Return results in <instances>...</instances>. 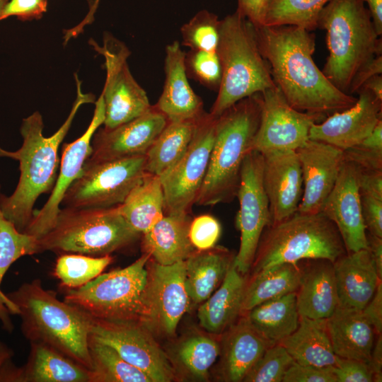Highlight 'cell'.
I'll return each mask as SVG.
<instances>
[{"instance_id":"1","label":"cell","mask_w":382,"mask_h":382,"mask_svg":"<svg viewBox=\"0 0 382 382\" xmlns=\"http://www.w3.org/2000/svg\"><path fill=\"white\" fill-rule=\"evenodd\" d=\"M255 28L274 83L291 107L327 117L356 103L357 97L335 87L314 62L312 32L291 25Z\"/></svg>"},{"instance_id":"2","label":"cell","mask_w":382,"mask_h":382,"mask_svg":"<svg viewBox=\"0 0 382 382\" xmlns=\"http://www.w3.org/2000/svg\"><path fill=\"white\" fill-rule=\"evenodd\" d=\"M77 93L66 120L50 137L43 135V120L38 111L23 120L20 132L21 147L9 151L0 147V157H8L19 162L20 178L13 192L8 197L1 193L0 207L4 217L20 232L24 233L34 213L33 206L38 197L52 190L57 180L59 146L66 135L73 120L81 105L93 103L95 96L84 93L81 81L74 74Z\"/></svg>"},{"instance_id":"3","label":"cell","mask_w":382,"mask_h":382,"mask_svg":"<svg viewBox=\"0 0 382 382\" xmlns=\"http://www.w3.org/2000/svg\"><path fill=\"white\" fill-rule=\"evenodd\" d=\"M11 314L21 319V331L30 342L49 346L91 369L88 338L93 317L79 307L60 301L45 289L40 279L6 294Z\"/></svg>"},{"instance_id":"4","label":"cell","mask_w":382,"mask_h":382,"mask_svg":"<svg viewBox=\"0 0 382 382\" xmlns=\"http://www.w3.org/2000/svg\"><path fill=\"white\" fill-rule=\"evenodd\" d=\"M260 93L238 101L217 117L207 171L195 204L231 202L237 195L245 155L260 124Z\"/></svg>"},{"instance_id":"5","label":"cell","mask_w":382,"mask_h":382,"mask_svg":"<svg viewBox=\"0 0 382 382\" xmlns=\"http://www.w3.org/2000/svg\"><path fill=\"white\" fill-rule=\"evenodd\" d=\"M318 28L326 30L328 50L322 71L335 87L348 93L357 71L382 54L381 36L362 0H330L318 15Z\"/></svg>"},{"instance_id":"6","label":"cell","mask_w":382,"mask_h":382,"mask_svg":"<svg viewBox=\"0 0 382 382\" xmlns=\"http://www.w3.org/2000/svg\"><path fill=\"white\" fill-rule=\"evenodd\" d=\"M216 53L222 76L210 113L218 117L245 98L275 87L255 28L237 10L221 20Z\"/></svg>"},{"instance_id":"7","label":"cell","mask_w":382,"mask_h":382,"mask_svg":"<svg viewBox=\"0 0 382 382\" xmlns=\"http://www.w3.org/2000/svg\"><path fill=\"white\" fill-rule=\"evenodd\" d=\"M141 236L122 216L117 205L65 207L59 209L53 227L37 240L38 250L100 257L131 245Z\"/></svg>"},{"instance_id":"8","label":"cell","mask_w":382,"mask_h":382,"mask_svg":"<svg viewBox=\"0 0 382 382\" xmlns=\"http://www.w3.org/2000/svg\"><path fill=\"white\" fill-rule=\"evenodd\" d=\"M346 253L337 227L325 215L296 212L264 229L252 267L255 274L274 265L298 264L304 260L333 263Z\"/></svg>"},{"instance_id":"9","label":"cell","mask_w":382,"mask_h":382,"mask_svg":"<svg viewBox=\"0 0 382 382\" xmlns=\"http://www.w3.org/2000/svg\"><path fill=\"white\" fill-rule=\"evenodd\" d=\"M144 253L131 265L100 274L76 289H67L64 301L93 318L108 320L137 321L146 326L147 263Z\"/></svg>"},{"instance_id":"10","label":"cell","mask_w":382,"mask_h":382,"mask_svg":"<svg viewBox=\"0 0 382 382\" xmlns=\"http://www.w3.org/2000/svg\"><path fill=\"white\" fill-rule=\"evenodd\" d=\"M145 162V156L101 161L88 158L62 203L74 208L119 205L146 174Z\"/></svg>"},{"instance_id":"11","label":"cell","mask_w":382,"mask_h":382,"mask_svg":"<svg viewBox=\"0 0 382 382\" xmlns=\"http://www.w3.org/2000/svg\"><path fill=\"white\" fill-rule=\"evenodd\" d=\"M216 119L206 112L198 118L183 156L159 176L164 196V214L190 213L207 171Z\"/></svg>"},{"instance_id":"12","label":"cell","mask_w":382,"mask_h":382,"mask_svg":"<svg viewBox=\"0 0 382 382\" xmlns=\"http://www.w3.org/2000/svg\"><path fill=\"white\" fill-rule=\"evenodd\" d=\"M90 44L105 59L106 79L101 93L105 105L103 128H115L148 111L151 105L129 71L127 59L130 52L126 45L108 35L103 45L95 41Z\"/></svg>"},{"instance_id":"13","label":"cell","mask_w":382,"mask_h":382,"mask_svg":"<svg viewBox=\"0 0 382 382\" xmlns=\"http://www.w3.org/2000/svg\"><path fill=\"white\" fill-rule=\"evenodd\" d=\"M262 154L249 151L243 161L236 195L240 207L236 226L241 232V243L233 262L243 275L252 267L261 235L272 224L269 201L262 184Z\"/></svg>"},{"instance_id":"14","label":"cell","mask_w":382,"mask_h":382,"mask_svg":"<svg viewBox=\"0 0 382 382\" xmlns=\"http://www.w3.org/2000/svg\"><path fill=\"white\" fill-rule=\"evenodd\" d=\"M90 335L114 349L127 362L146 374L152 382H170L175 371L168 356L137 321L93 318Z\"/></svg>"},{"instance_id":"15","label":"cell","mask_w":382,"mask_h":382,"mask_svg":"<svg viewBox=\"0 0 382 382\" xmlns=\"http://www.w3.org/2000/svg\"><path fill=\"white\" fill-rule=\"evenodd\" d=\"M260 124L251 151L263 154L277 151H296L309 139L311 126L326 117L296 110L277 87L260 93Z\"/></svg>"},{"instance_id":"16","label":"cell","mask_w":382,"mask_h":382,"mask_svg":"<svg viewBox=\"0 0 382 382\" xmlns=\"http://www.w3.org/2000/svg\"><path fill=\"white\" fill-rule=\"evenodd\" d=\"M92 120L85 132L71 143L64 144L60 163V170L51 195L45 205L34 211L33 218L25 230L36 239L45 235L54 225L59 204L71 184L80 175L83 164L92 152L91 140L105 120V105L102 93L95 103Z\"/></svg>"},{"instance_id":"17","label":"cell","mask_w":382,"mask_h":382,"mask_svg":"<svg viewBox=\"0 0 382 382\" xmlns=\"http://www.w3.org/2000/svg\"><path fill=\"white\" fill-rule=\"evenodd\" d=\"M147 269L149 316L146 328L149 330L153 325L166 335H173L190 301L185 284V261L168 265L154 262Z\"/></svg>"},{"instance_id":"18","label":"cell","mask_w":382,"mask_h":382,"mask_svg":"<svg viewBox=\"0 0 382 382\" xmlns=\"http://www.w3.org/2000/svg\"><path fill=\"white\" fill-rule=\"evenodd\" d=\"M168 122L154 105L141 115L115 128L97 129L88 158L101 161L145 156Z\"/></svg>"},{"instance_id":"19","label":"cell","mask_w":382,"mask_h":382,"mask_svg":"<svg viewBox=\"0 0 382 382\" xmlns=\"http://www.w3.org/2000/svg\"><path fill=\"white\" fill-rule=\"evenodd\" d=\"M357 94V100L352 107L313 124L309 131V139L345 151L370 135L382 120V100L365 88H361Z\"/></svg>"},{"instance_id":"20","label":"cell","mask_w":382,"mask_h":382,"mask_svg":"<svg viewBox=\"0 0 382 382\" xmlns=\"http://www.w3.org/2000/svg\"><path fill=\"white\" fill-rule=\"evenodd\" d=\"M358 173L355 165L345 161L337 182L320 210L337 227L347 253L368 249Z\"/></svg>"},{"instance_id":"21","label":"cell","mask_w":382,"mask_h":382,"mask_svg":"<svg viewBox=\"0 0 382 382\" xmlns=\"http://www.w3.org/2000/svg\"><path fill=\"white\" fill-rule=\"evenodd\" d=\"M296 152L303 178V195L297 212H320L345 162L344 152L329 144L311 139Z\"/></svg>"},{"instance_id":"22","label":"cell","mask_w":382,"mask_h":382,"mask_svg":"<svg viewBox=\"0 0 382 382\" xmlns=\"http://www.w3.org/2000/svg\"><path fill=\"white\" fill-rule=\"evenodd\" d=\"M262 155V184L273 224L298 211L303 195L302 172L296 151H277Z\"/></svg>"},{"instance_id":"23","label":"cell","mask_w":382,"mask_h":382,"mask_svg":"<svg viewBox=\"0 0 382 382\" xmlns=\"http://www.w3.org/2000/svg\"><path fill=\"white\" fill-rule=\"evenodd\" d=\"M27 362L10 361L0 369V382H91V371L43 344L30 342Z\"/></svg>"},{"instance_id":"24","label":"cell","mask_w":382,"mask_h":382,"mask_svg":"<svg viewBox=\"0 0 382 382\" xmlns=\"http://www.w3.org/2000/svg\"><path fill=\"white\" fill-rule=\"evenodd\" d=\"M166 79L162 93L155 105L168 122L195 120L205 111L203 102L191 88L185 67V54L178 41L166 48Z\"/></svg>"},{"instance_id":"25","label":"cell","mask_w":382,"mask_h":382,"mask_svg":"<svg viewBox=\"0 0 382 382\" xmlns=\"http://www.w3.org/2000/svg\"><path fill=\"white\" fill-rule=\"evenodd\" d=\"M332 264L338 306L362 310L381 282L369 249L346 253Z\"/></svg>"},{"instance_id":"26","label":"cell","mask_w":382,"mask_h":382,"mask_svg":"<svg viewBox=\"0 0 382 382\" xmlns=\"http://www.w3.org/2000/svg\"><path fill=\"white\" fill-rule=\"evenodd\" d=\"M326 324L336 356L369 363L376 332L361 310L338 306Z\"/></svg>"},{"instance_id":"27","label":"cell","mask_w":382,"mask_h":382,"mask_svg":"<svg viewBox=\"0 0 382 382\" xmlns=\"http://www.w3.org/2000/svg\"><path fill=\"white\" fill-rule=\"evenodd\" d=\"M296 292L299 316L328 319L338 306L333 264L327 260H313Z\"/></svg>"},{"instance_id":"28","label":"cell","mask_w":382,"mask_h":382,"mask_svg":"<svg viewBox=\"0 0 382 382\" xmlns=\"http://www.w3.org/2000/svg\"><path fill=\"white\" fill-rule=\"evenodd\" d=\"M191 220L190 214H164L141 235L144 253L163 265L185 261L196 250L189 238Z\"/></svg>"},{"instance_id":"29","label":"cell","mask_w":382,"mask_h":382,"mask_svg":"<svg viewBox=\"0 0 382 382\" xmlns=\"http://www.w3.org/2000/svg\"><path fill=\"white\" fill-rule=\"evenodd\" d=\"M224 341L221 374L226 381L240 382L270 345L245 316L228 330Z\"/></svg>"},{"instance_id":"30","label":"cell","mask_w":382,"mask_h":382,"mask_svg":"<svg viewBox=\"0 0 382 382\" xmlns=\"http://www.w3.org/2000/svg\"><path fill=\"white\" fill-rule=\"evenodd\" d=\"M246 284L232 263L219 289L199 307L200 325L209 332L219 335L233 325L241 314Z\"/></svg>"},{"instance_id":"31","label":"cell","mask_w":382,"mask_h":382,"mask_svg":"<svg viewBox=\"0 0 382 382\" xmlns=\"http://www.w3.org/2000/svg\"><path fill=\"white\" fill-rule=\"evenodd\" d=\"M234 257L222 247L195 250L185 260V284L190 301L200 303L207 300L222 282Z\"/></svg>"},{"instance_id":"32","label":"cell","mask_w":382,"mask_h":382,"mask_svg":"<svg viewBox=\"0 0 382 382\" xmlns=\"http://www.w3.org/2000/svg\"><path fill=\"white\" fill-rule=\"evenodd\" d=\"M281 344L294 361L318 368L332 366L336 361L326 319L299 316L297 328Z\"/></svg>"},{"instance_id":"33","label":"cell","mask_w":382,"mask_h":382,"mask_svg":"<svg viewBox=\"0 0 382 382\" xmlns=\"http://www.w3.org/2000/svg\"><path fill=\"white\" fill-rule=\"evenodd\" d=\"M117 207L135 231L141 235L146 233L164 216V196L160 177L146 173Z\"/></svg>"},{"instance_id":"34","label":"cell","mask_w":382,"mask_h":382,"mask_svg":"<svg viewBox=\"0 0 382 382\" xmlns=\"http://www.w3.org/2000/svg\"><path fill=\"white\" fill-rule=\"evenodd\" d=\"M296 292L263 302L245 314L270 345L279 344L298 327Z\"/></svg>"},{"instance_id":"35","label":"cell","mask_w":382,"mask_h":382,"mask_svg":"<svg viewBox=\"0 0 382 382\" xmlns=\"http://www.w3.org/2000/svg\"><path fill=\"white\" fill-rule=\"evenodd\" d=\"M301 276V268L293 263H282L253 274L245 286L241 314L263 302L296 292Z\"/></svg>"},{"instance_id":"36","label":"cell","mask_w":382,"mask_h":382,"mask_svg":"<svg viewBox=\"0 0 382 382\" xmlns=\"http://www.w3.org/2000/svg\"><path fill=\"white\" fill-rule=\"evenodd\" d=\"M197 120L168 122L145 155L146 173L160 176L180 160L191 141Z\"/></svg>"},{"instance_id":"37","label":"cell","mask_w":382,"mask_h":382,"mask_svg":"<svg viewBox=\"0 0 382 382\" xmlns=\"http://www.w3.org/2000/svg\"><path fill=\"white\" fill-rule=\"evenodd\" d=\"M36 253H39L37 239L18 231L4 217L0 207V321L2 328L9 332L13 330V325L10 317V302L1 289L3 279L18 259Z\"/></svg>"},{"instance_id":"38","label":"cell","mask_w":382,"mask_h":382,"mask_svg":"<svg viewBox=\"0 0 382 382\" xmlns=\"http://www.w3.org/2000/svg\"><path fill=\"white\" fill-rule=\"evenodd\" d=\"M91 382H152L143 371L124 360L111 347L89 335Z\"/></svg>"},{"instance_id":"39","label":"cell","mask_w":382,"mask_h":382,"mask_svg":"<svg viewBox=\"0 0 382 382\" xmlns=\"http://www.w3.org/2000/svg\"><path fill=\"white\" fill-rule=\"evenodd\" d=\"M330 0H272L264 25H291L312 32L322 8Z\"/></svg>"},{"instance_id":"40","label":"cell","mask_w":382,"mask_h":382,"mask_svg":"<svg viewBox=\"0 0 382 382\" xmlns=\"http://www.w3.org/2000/svg\"><path fill=\"white\" fill-rule=\"evenodd\" d=\"M112 260L110 255L93 257L76 253L62 254L57 259L53 274L64 287L76 289L102 274Z\"/></svg>"},{"instance_id":"41","label":"cell","mask_w":382,"mask_h":382,"mask_svg":"<svg viewBox=\"0 0 382 382\" xmlns=\"http://www.w3.org/2000/svg\"><path fill=\"white\" fill-rule=\"evenodd\" d=\"M220 353L218 342L213 338L194 335L183 340L177 349L179 361L193 377L206 380L209 369Z\"/></svg>"},{"instance_id":"42","label":"cell","mask_w":382,"mask_h":382,"mask_svg":"<svg viewBox=\"0 0 382 382\" xmlns=\"http://www.w3.org/2000/svg\"><path fill=\"white\" fill-rule=\"evenodd\" d=\"M220 22L215 13L199 11L180 28L183 45L190 50L216 52Z\"/></svg>"},{"instance_id":"43","label":"cell","mask_w":382,"mask_h":382,"mask_svg":"<svg viewBox=\"0 0 382 382\" xmlns=\"http://www.w3.org/2000/svg\"><path fill=\"white\" fill-rule=\"evenodd\" d=\"M294 361L281 344L272 345L250 369L244 382H281L285 372Z\"/></svg>"},{"instance_id":"44","label":"cell","mask_w":382,"mask_h":382,"mask_svg":"<svg viewBox=\"0 0 382 382\" xmlns=\"http://www.w3.org/2000/svg\"><path fill=\"white\" fill-rule=\"evenodd\" d=\"M185 67L187 77L218 91L222 71L216 52L190 50L185 54Z\"/></svg>"},{"instance_id":"45","label":"cell","mask_w":382,"mask_h":382,"mask_svg":"<svg viewBox=\"0 0 382 382\" xmlns=\"http://www.w3.org/2000/svg\"><path fill=\"white\" fill-rule=\"evenodd\" d=\"M343 152L345 161L359 170L382 171V120L370 135Z\"/></svg>"},{"instance_id":"46","label":"cell","mask_w":382,"mask_h":382,"mask_svg":"<svg viewBox=\"0 0 382 382\" xmlns=\"http://www.w3.org/2000/svg\"><path fill=\"white\" fill-rule=\"evenodd\" d=\"M221 227L219 221L209 214H203L191 220L189 238L196 250L212 248L219 241Z\"/></svg>"},{"instance_id":"47","label":"cell","mask_w":382,"mask_h":382,"mask_svg":"<svg viewBox=\"0 0 382 382\" xmlns=\"http://www.w3.org/2000/svg\"><path fill=\"white\" fill-rule=\"evenodd\" d=\"M332 371L337 382L373 381V374L369 364L361 361L337 356Z\"/></svg>"},{"instance_id":"48","label":"cell","mask_w":382,"mask_h":382,"mask_svg":"<svg viewBox=\"0 0 382 382\" xmlns=\"http://www.w3.org/2000/svg\"><path fill=\"white\" fill-rule=\"evenodd\" d=\"M283 382H337L332 366L318 368L293 361L282 379Z\"/></svg>"},{"instance_id":"49","label":"cell","mask_w":382,"mask_h":382,"mask_svg":"<svg viewBox=\"0 0 382 382\" xmlns=\"http://www.w3.org/2000/svg\"><path fill=\"white\" fill-rule=\"evenodd\" d=\"M47 0H9L0 13V21L11 16L22 21L37 19L47 11Z\"/></svg>"},{"instance_id":"50","label":"cell","mask_w":382,"mask_h":382,"mask_svg":"<svg viewBox=\"0 0 382 382\" xmlns=\"http://www.w3.org/2000/svg\"><path fill=\"white\" fill-rule=\"evenodd\" d=\"M360 200L366 232L382 238V199L360 195Z\"/></svg>"},{"instance_id":"51","label":"cell","mask_w":382,"mask_h":382,"mask_svg":"<svg viewBox=\"0 0 382 382\" xmlns=\"http://www.w3.org/2000/svg\"><path fill=\"white\" fill-rule=\"evenodd\" d=\"M272 0H237V11L244 16L254 26L265 25V18Z\"/></svg>"},{"instance_id":"52","label":"cell","mask_w":382,"mask_h":382,"mask_svg":"<svg viewBox=\"0 0 382 382\" xmlns=\"http://www.w3.org/2000/svg\"><path fill=\"white\" fill-rule=\"evenodd\" d=\"M382 74V54H378L361 66L354 76L348 93H357L371 77Z\"/></svg>"},{"instance_id":"53","label":"cell","mask_w":382,"mask_h":382,"mask_svg":"<svg viewBox=\"0 0 382 382\" xmlns=\"http://www.w3.org/2000/svg\"><path fill=\"white\" fill-rule=\"evenodd\" d=\"M358 185L361 195L382 199V171L359 169Z\"/></svg>"},{"instance_id":"54","label":"cell","mask_w":382,"mask_h":382,"mask_svg":"<svg viewBox=\"0 0 382 382\" xmlns=\"http://www.w3.org/2000/svg\"><path fill=\"white\" fill-rule=\"evenodd\" d=\"M365 317L374 327L376 334L379 335L382 332V282H381L376 291L361 310Z\"/></svg>"},{"instance_id":"55","label":"cell","mask_w":382,"mask_h":382,"mask_svg":"<svg viewBox=\"0 0 382 382\" xmlns=\"http://www.w3.org/2000/svg\"><path fill=\"white\" fill-rule=\"evenodd\" d=\"M373 374V381H381L382 379V338L378 335L371 351L370 360L368 363Z\"/></svg>"},{"instance_id":"56","label":"cell","mask_w":382,"mask_h":382,"mask_svg":"<svg viewBox=\"0 0 382 382\" xmlns=\"http://www.w3.org/2000/svg\"><path fill=\"white\" fill-rule=\"evenodd\" d=\"M368 249L375 264L378 275L382 279V238L366 232Z\"/></svg>"},{"instance_id":"57","label":"cell","mask_w":382,"mask_h":382,"mask_svg":"<svg viewBox=\"0 0 382 382\" xmlns=\"http://www.w3.org/2000/svg\"><path fill=\"white\" fill-rule=\"evenodd\" d=\"M368 5L377 33L382 35V0H362Z\"/></svg>"},{"instance_id":"58","label":"cell","mask_w":382,"mask_h":382,"mask_svg":"<svg viewBox=\"0 0 382 382\" xmlns=\"http://www.w3.org/2000/svg\"><path fill=\"white\" fill-rule=\"evenodd\" d=\"M361 88L367 89L378 99L382 100V75L378 74L371 77Z\"/></svg>"},{"instance_id":"59","label":"cell","mask_w":382,"mask_h":382,"mask_svg":"<svg viewBox=\"0 0 382 382\" xmlns=\"http://www.w3.org/2000/svg\"><path fill=\"white\" fill-rule=\"evenodd\" d=\"M13 350L4 343L0 342V369L11 361Z\"/></svg>"},{"instance_id":"60","label":"cell","mask_w":382,"mask_h":382,"mask_svg":"<svg viewBox=\"0 0 382 382\" xmlns=\"http://www.w3.org/2000/svg\"><path fill=\"white\" fill-rule=\"evenodd\" d=\"M9 0H0V13Z\"/></svg>"}]
</instances>
